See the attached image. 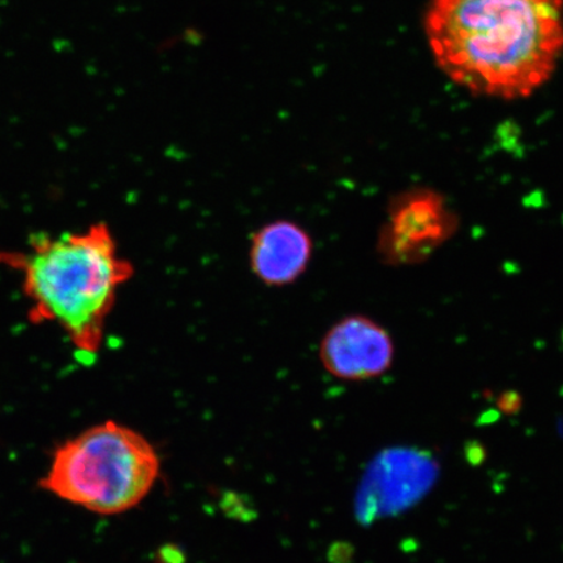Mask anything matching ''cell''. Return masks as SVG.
<instances>
[{
    "label": "cell",
    "instance_id": "cell-4",
    "mask_svg": "<svg viewBox=\"0 0 563 563\" xmlns=\"http://www.w3.org/2000/svg\"><path fill=\"white\" fill-rule=\"evenodd\" d=\"M457 224V217L439 192L415 188L399 194L379 231L378 255L394 266L426 262L454 235Z\"/></svg>",
    "mask_w": 563,
    "mask_h": 563
},
{
    "label": "cell",
    "instance_id": "cell-1",
    "mask_svg": "<svg viewBox=\"0 0 563 563\" xmlns=\"http://www.w3.org/2000/svg\"><path fill=\"white\" fill-rule=\"evenodd\" d=\"M434 62L473 95L514 101L551 79L563 55V0H431Z\"/></svg>",
    "mask_w": 563,
    "mask_h": 563
},
{
    "label": "cell",
    "instance_id": "cell-3",
    "mask_svg": "<svg viewBox=\"0 0 563 563\" xmlns=\"http://www.w3.org/2000/svg\"><path fill=\"white\" fill-rule=\"evenodd\" d=\"M161 461L143 434L117 421L90 427L56 448L40 487L100 516H118L144 501Z\"/></svg>",
    "mask_w": 563,
    "mask_h": 563
},
{
    "label": "cell",
    "instance_id": "cell-7",
    "mask_svg": "<svg viewBox=\"0 0 563 563\" xmlns=\"http://www.w3.org/2000/svg\"><path fill=\"white\" fill-rule=\"evenodd\" d=\"M523 406L522 396L514 390H508L501 394L497 399V407L506 415H516Z\"/></svg>",
    "mask_w": 563,
    "mask_h": 563
},
{
    "label": "cell",
    "instance_id": "cell-5",
    "mask_svg": "<svg viewBox=\"0 0 563 563\" xmlns=\"http://www.w3.org/2000/svg\"><path fill=\"white\" fill-rule=\"evenodd\" d=\"M320 361L344 382H368L391 368L396 349L387 330L362 314L344 317L322 338Z\"/></svg>",
    "mask_w": 563,
    "mask_h": 563
},
{
    "label": "cell",
    "instance_id": "cell-6",
    "mask_svg": "<svg viewBox=\"0 0 563 563\" xmlns=\"http://www.w3.org/2000/svg\"><path fill=\"white\" fill-rule=\"evenodd\" d=\"M312 256V238L297 222L266 223L251 239V271L267 287L294 285L307 272Z\"/></svg>",
    "mask_w": 563,
    "mask_h": 563
},
{
    "label": "cell",
    "instance_id": "cell-2",
    "mask_svg": "<svg viewBox=\"0 0 563 563\" xmlns=\"http://www.w3.org/2000/svg\"><path fill=\"white\" fill-rule=\"evenodd\" d=\"M0 264L21 274L27 319L54 323L90 357L102 346L119 291L135 274L104 222L59 235L38 232L24 251H0Z\"/></svg>",
    "mask_w": 563,
    "mask_h": 563
}]
</instances>
